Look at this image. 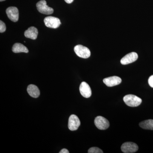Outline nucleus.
<instances>
[{
	"instance_id": "nucleus-1",
	"label": "nucleus",
	"mask_w": 153,
	"mask_h": 153,
	"mask_svg": "<svg viewBox=\"0 0 153 153\" xmlns=\"http://www.w3.org/2000/svg\"><path fill=\"white\" fill-rule=\"evenodd\" d=\"M123 101L128 106L134 107L138 106L142 102L140 97L133 94H128L124 97Z\"/></svg>"
},
{
	"instance_id": "nucleus-2",
	"label": "nucleus",
	"mask_w": 153,
	"mask_h": 153,
	"mask_svg": "<svg viewBox=\"0 0 153 153\" xmlns=\"http://www.w3.org/2000/svg\"><path fill=\"white\" fill-rule=\"evenodd\" d=\"M37 10L41 13L45 15H51L54 12L52 8L47 5V2L45 0H41L36 4Z\"/></svg>"
},
{
	"instance_id": "nucleus-3",
	"label": "nucleus",
	"mask_w": 153,
	"mask_h": 153,
	"mask_svg": "<svg viewBox=\"0 0 153 153\" xmlns=\"http://www.w3.org/2000/svg\"><path fill=\"white\" fill-rule=\"evenodd\" d=\"M74 51L76 55L81 58H88L91 55L90 50L82 45H76L74 47Z\"/></svg>"
},
{
	"instance_id": "nucleus-4",
	"label": "nucleus",
	"mask_w": 153,
	"mask_h": 153,
	"mask_svg": "<svg viewBox=\"0 0 153 153\" xmlns=\"http://www.w3.org/2000/svg\"><path fill=\"white\" fill-rule=\"evenodd\" d=\"M44 23L47 27L53 29L58 28L61 25L60 19L53 16L46 17L44 19Z\"/></svg>"
},
{
	"instance_id": "nucleus-5",
	"label": "nucleus",
	"mask_w": 153,
	"mask_h": 153,
	"mask_svg": "<svg viewBox=\"0 0 153 153\" xmlns=\"http://www.w3.org/2000/svg\"><path fill=\"white\" fill-rule=\"evenodd\" d=\"M94 124L99 129L105 130L109 127V121L105 118L102 116H97L94 120Z\"/></svg>"
},
{
	"instance_id": "nucleus-6",
	"label": "nucleus",
	"mask_w": 153,
	"mask_h": 153,
	"mask_svg": "<svg viewBox=\"0 0 153 153\" xmlns=\"http://www.w3.org/2000/svg\"><path fill=\"white\" fill-rule=\"evenodd\" d=\"M121 149L125 153H135L138 150V146L135 143L128 142L123 144Z\"/></svg>"
},
{
	"instance_id": "nucleus-7",
	"label": "nucleus",
	"mask_w": 153,
	"mask_h": 153,
	"mask_svg": "<svg viewBox=\"0 0 153 153\" xmlns=\"http://www.w3.org/2000/svg\"><path fill=\"white\" fill-rule=\"evenodd\" d=\"M80 125L79 118L74 114H72L68 119V128L71 131L76 130Z\"/></svg>"
},
{
	"instance_id": "nucleus-8",
	"label": "nucleus",
	"mask_w": 153,
	"mask_h": 153,
	"mask_svg": "<svg viewBox=\"0 0 153 153\" xmlns=\"http://www.w3.org/2000/svg\"><path fill=\"white\" fill-rule=\"evenodd\" d=\"M6 13L11 21L14 22H18L19 19V11L16 7H11L6 10Z\"/></svg>"
},
{
	"instance_id": "nucleus-9",
	"label": "nucleus",
	"mask_w": 153,
	"mask_h": 153,
	"mask_svg": "<svg viewBox=\"0 0 153 153\" xmlns=\"http://www.w3.org/2000/svg\"><path fill=\"white\" fill-rule=\"evenodd\" d=\"M138 57L137 54L135 52H132L125 55L122 58L120 63L123 65H127L135 62Z\"/></svg>"
},
{
	"instance_id": "nucleus-10",
	"label": "nucleus",
	"mask_w": 153,
	"mask_h": 153,
	"mask_svg": "<svg viewBox=\"0 0 153 153\" xmlns=\"http://www.w3.org/2000/svg\"><path fill=\"white\" fill-rule=\"evenodd\" d=\"M103 82L108 87H113L119 85L122 82V79L117 76H112L104 78Z\"/></svg>"
},
{
	"instance_id": "nucleus-11",
	"label": "nucleus",
	"mask_w": 153,
	"mask_h": 153,
	"mask_svg": "<svg viewBox=\"0 0 153 153\" xmlns=\"http://www.w3.org/2000/svg\"><path fill=\"white\" fill-rule=\"evenodd\" d=\"M79 91L81 95L85 98H89L91 95V90L89 85L85 82H82L79 86Z\"/></svg>"
},
{
	"instance_id": "nucleus-12",
	"label": "nucleus",
	"mask_w": 153,
	"mask_h": 153,
	"mask_svg": "<svg viewBox=\"0 0 153 153\" xmlns=\"http://www.w3.org/2000/svg\"><path fill=\"white\" fill-rule=\"evenodd\" d=\"M38 30L37 28L32 27L28 28L27 30L25 31V36L26 38L33 40H36L38 37Z\"/></svg>"
},
{
	"instance_id": "nucleus-13",
	"label": "nucleus",
	"mask_w": 153,
	"mask_h": 153,
	"mask_svg": "<svg viewBox=\"0 0 153 153\" xmlns=\"http://www.w3.org/2000/svg\"><path fill=\"white\" fill-rule=\"evenodd\" d=\"M27 91L29 95L34 98H38L40 95L39 88L36 85L33 84L28 85Z\"/></svg>"
},
{
	"instance_id": "nucleus-14",
	"label": "nucleus",
	"mask_w": 153,
	"mask_h": 153,
	"mask_svg": "<svg viewBox=\"0 0 153 153\" xmlns=\"http://www.w3.org/2000/svg\"><path fill=\"white\" fill-rule=\"evenodd\" d=\"M12 51L14 53H18L21 52L28 53L29 50L27 47L20 43H16L14 44L12 48Z\"/></svg>"
},
{
	"instance_id": "nucleus-15",
	"label": "nucleus",
	"mask_w": 153,
	"mask_h": 153,
	"mask_svg": "<svg viewBox=\"0 0 153 153\" xmlns=\"http://www.w3.org/2000/svg\"><path fill=\"white\" fill-rule=\"evenodd\" d=\"M139 126L144 129L153 130V120H148L141 122L140 123Z\"/></svg>"
},
{
	"instance_id": "nucleus-16",
	"label": "nucleus",
	"mask_w": 153,
	"mask_h": 153,
	"mask_svg": "<svg viewBox=\"0 0 153 153\" xmlns=\"http://www.w3.org/2000/svg\"><path fill=\"white\" fill-rule=\"evenodd\" d=\"M88 153H103V151L97 147H91L88 149Z\"/></svg>"
},
{
	"instance_id": "nucleus-17",
	"label": "nucleus",
	"mask_w": 153,
	"mask_h": 153,
	"mask_svg": "<svg viewBox=\"0 0 153 153\" xmlns=\"http://www.w3.org/2000/svg\"><path fill=\"white\" fill-rule=\"evenodd\" d=\"M6 27L5 24L2 21H0V33H3L5 32Z\"/></svg>"
},
{
	"instance_id": "nucleus-18",
	"label": "nucleus",
	"mask_w": 153,
	"mask_h": 153,
	"mask_svg": "<svg viewBox=\"0 0 153 153\" xmlns=\"http://www.w3.org/2000/svg\"><path fill=\"white\" fill-rule=\"evenodd\" d=\"M148 82H149V84L150 86L151 87L153 88V75L150 76L149 80H148Z\"/></svg>"
},
{
	"instance_id": "nucleus-19",
	"label": "nucleus",
	"mask_w": 153,
	"mask_h": 153,
	"mask_svg": "<svg viewBox=\"0 0 153 153\" xmlns=\"http://www.w3.org/2000/svg\"><path fill=\"white\" fill-rule=\"evenodd\" d=\"M69 152H68L67 149H62L61 151L59 152V153H69Z\"/></svg>"
},
{
	"instance_id": "nucleus-20",
	"label": "nucleus",
	"mask_w": 153,
	"mask_h": 153,
	"mask_svg": "<svg viewBox=\"0 0 153 153\" xmlns=\"http://www.w3.org/2000/svg\"><path fill=\"white\" fill-rule=\"evenodd\" d=\"M66 2V3H67V4H71L72 2L74 1V0H64Z\"/></svg>"
},
{
	"instance_id": "nucleus-21",
	"label": "nucleus",
	"mask_w": 153,
	"mask_h": 153,
	"mask_svg": "<svg viewBox=\"0 0 153 153\" xmlns=\"http://www.w3.org/2000/svg\"><path fill=\"white\" fill-rule=\"evenodd\" d=\"M5 1V0H0V1Z\"/></svg>"
}]
</instances>
